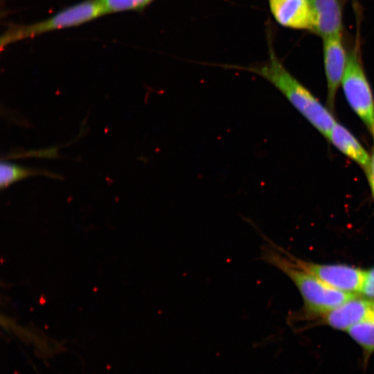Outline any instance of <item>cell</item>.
Instances as JSON below:
<instances>
[{
  "label": "cell",
  "instance_id": "obj_1",
  "mask_svg": "<svg viewBox=\"0 0 374 374\" xmlns=\"http://www.w3.org/2000/svg\"><path fill=\"white\" fill-rule=\"evenodd\" d=\"M228 68L253 73L278 89L291 104L325 137L336 122L333 115L284 66L269 44V57L264 62L248 66L226 65Z\"/></svg>",
  "mask_w": 374,
  "mask_h": 374
},
{
  "label": "cell",
  "instance_id": "obj_2",
  "mask_svg": "<svg viewBox=\"0 0 374 374\" xmlns=\"http://www.w3.org/2000/svg\"><path fill=\"white\" fill-rule=\"evenodd\" d=\"M260 258L285 274L299 290L309 312L321 316L353 298L326 285L299 267L292 256L270 241L261 247Z\"/></svg>",
  "mask_w": 374,
  "mask_h": 374
},
{
  "label": "cell",
  "instance_id": "obj_3",
  "mask_svg": "<svg viewBox=\"0 0 374 374\" xmlns=\"http://www.w3.org/2000/svg\"><path fill=\"white\" fill-rule=\"evenodd\" d=\"M105 15L100 0H84L42 21L30 24H10L0 37L1 49L49 32L78 26Z\"/></svg>",
  "mask_w": 374,
  "mask_h": 374
},
{
  "label": "cell",
  "instance_id": "obj_4",
  "mask_svg": "<svg viewBox=\"0 0 374 374\" xmlns=\"http://www.w3.org/2000/svg\"><path fill=\"white\" fill-rule=\"evenodd\" d=\"M341 84L350 107L372 133L374 130V98L356 47L348 51Z\"/></svg>",
  "mask_w": 374,
  "mask_h": 374
},
{
  "label": "cell",
  "instance_id": "obj_5",
  "mask_svg": "<svg viewBox=\"0 0 374 374\" xmlns=\"http://www.w3.org/2000/svg\"><path fill=\"white\" fill-rule=\"evenodd\" d=\"M292 258L299 267L331 287L355 295L361 293L366 271L344 264H319Z\"/></svg>",
  "mask_w": 374,
  "mask_h": 374
},
{
  "label": "cell",
  "instance_id": "obj_6",
  "mask_svg": "<svg viewBox=\"0 0 374 374\" xmlns=\"http://www.w3.org/2000/svg\"><path fill=\"white\" fill-rule=\"evenodd\" d=\"M323 39V58L327 82V100L330 109L335 105V96L344 73L347 53L342 39V33Z\"/></svg>",
  "mask_w": 374,
  "mask_h": 374
},
{
  "label": "cell",
  "instance_id": "obj_7",
  "mask_svg": "<svg viewBox=\"0 0 374 374\" xmlns=\"http://www.w3.org/2000/svg\"><path fill=\"white\" fill-rule=\"evenodd\" d=\"M321 317L327 326L346 332L355 324L374 317V301L355 296Z\"/></svg>",
  "mask_w": 374,
  "mask_h": 374
},
{
  "label": "cell",
  "instance_id": "obj_8",
  "mask_svg": "<svg viewBox=\"0 0 374 374\" xmlns=\"http://www.w3.org/2000/svg\"><path fill=\"white\" fill-rule=\"evenodd\" d=\"M270 12L280 26L294 29H313V11L310 0H268Z\"/></svg>",
  "mask_w": 374,
  "mask_h": 374
},
{
  "label": "cell",
  "instance_id": "obj_9",
  "mask_svg": "<svg viewBox=\"0 0 374 374\" xmlns=\"http://www.w3.org/2000/svg\"><path fill=\"white\" fill-rule=\"evenodd\" d=\"M314 33L322 39L342 33L343 9L339 0H310Z\"/></svg>",
  "mask_w": 374,
  "mask_h": 374
},
{
  "label": "cell",
  "instance_id": "obj_10",
  "mask_svg": "<svg viewBox=\"0 0 374 374\" xmlns=\"http://www.w3.org/2000/svg\"><path fill=\"white\" fill-rule=\"evenodd\" d=\"M327 139L338 150L357 163L366 174L371 156L349 130L336 121Z\"/></svg>",
  "mask_w": 374,
  "mask_h": 374
},
{
  "label": "cell",
  "instance_id": "obj_11",
  "mask_svg": "<svg viewBox=\"0 0 374 374\" xmlns=\"http://www.w3.org/2000/svg\"><path fill=\"white\" fill-rule=\"evenodd\" d=\"M346 332L360 347L367 361L374 353V317L355 324Z\"/></svg>",
  "mask_w": 374,
  "mask_h": 374
},
{
  "label": "cell",
  "instance_id": "obj_12",
  "mask_svg": "<svg viewBox=\"0 0 374 374\" xmlns=\"http://www.w3.org/2000/svg\"><path fill=\"white\" fill-rule=\"evenodd\" d=\"M38 175L55 177V175L48 171L2 161L0 165V187L4 189L16 181Z\"/></svg>",
  "mask_w": 374,
  "mask_h": 374
},
{
  "label": "cell",
  "instance_id": "obj_13",
  "mask_svg": "<svg viewBox=\"0 0 374 374\" xmlns=\"http://www.w3.org/2000/svg\"><path fill=\"white\" fill-rule=\"evenodd\" d=\"M156 0H100L105 15L125 11H141Z\"/></svg>",
  "mask_w": 374,
  "mask_h": 374
},
{
  "label": "cell",
  "instance_id": "obj_14",
  "mask_svg": "<svg viewBox=\"0 0 374 374\" xmlns=\"http://www.w3.org/2000/svg\"><path fill=\"white\" fill-rule=\"evenodd\" d=\"M360 294L365 298L374 301V267L366 271V276Z\"/></svg>",
  "mask_w": 374,
  "mask_h": 374
},
{
  "label": "cell",
  "instance_id": "obj_15",
  "mask_svg": "<svg viewBox=\"0 0 374 374\" xmlns=\"http://www.w3.org/2000/svg\"><path fill=\"white\" fill-rule=\"evenodd\" d=\"M371 134L373 137V149L372 154L371 156L370 166L366 175L368 179L371 190V193L374 199V130L372 132Z\"/></svg>",
  "mask_w": 374,
  "mask_h": 374
}]
</instances>
